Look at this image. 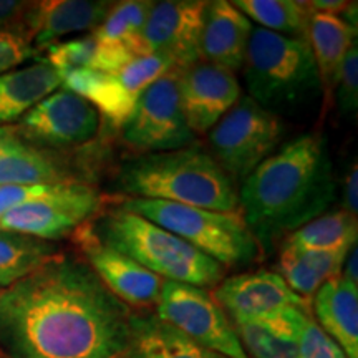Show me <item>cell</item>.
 <instances>
[{
  "mask_svg": "<svg viewBox=\"0 0 358 358\" xmlns=\"http://www.w3.org/2000/svg\"><path fill=\"white\" fill-rule=\"evenodd\" d=\"M241 214L250 234L271 250L337 199V181L325 138L306 133L289 141L244 179Z\"/></svg>",
  "mask_w": 358,
  "mask_h": 358,
  "instance_id": "7a4b0ae2",
  "label": "cell"
},
{
  "mask_svg": "<svg viewBox=\"0 0 358 358\" xmlns=\"http://www.w3.org/2000/svg\"><path fill=\"white\" fill-rule=\"evenodd\" d=\"M358 239L357 216L337 209L315 217L284 239L287 248L295 249H340L352 248Z\"/></svg>",
  "mask_w": 358,
  "mask_h": 358,
  "instance_id": "484cf974",
  "label": "cell"
},
{
  "mask_svg": "<svg viewBox=\"0 0 358 358\" xmlns=\"http://www.w3.org/2000/svg\"><path fill=\"white\" fill-rule=\"evenodd\" d=\"M179 73L156 80L138 96L131 115L122 127L124 145L140 155L164 153L194 145L178 95Z\"/></svg>",
  "mask_w": 358,
  "mask_h": 358,
  "instance_id": "9c48e42d",
  "label": "cell"
},
{
  "mask_svg": "<svg viewBox=\"0 0 358 358\" xmlns=\"http://www.w3.org/2000/svg\"><path fill=\"white\" fill-rule=\"evenodd\" d=\"M232 6L239 8L250 22L261 29L287 35V37L308 38V22L312 10L307 2L297 0H236Z\"/></svg>",
  "mask_w": 358,
  "mask_h": 358,
  "instance_id": "4316f807",
  "label": "cell"
},
{
  "mask_svg": "<svg viewBox=\"0 0 358 358\" xmlns=\"http://www.w3.org/2000/svg\"><path fill=\"white\" fill-rule=\"evenodd\" d=\"M116 182L120 191L131 198L241 214L239 194L232 181L213 156L196 145L138 156L123 164Z\"/></svg>",
  "mask_w": 358,
  "mask_h": 358,
  "instance_id": "3957f363",
  "label": "cell"
},
{
  "mask_svg": "<svg viewBox=\"0 0 358 358\" xmlns=\"http://www.w3.org/2000/svg\"><path fill=\"white\" fill-rule=\"evenodd\" d=\"M58 252L57 243L0 229V287L24 279Z\"/></svg>",
  "mask_w": 358,
  "mask_h": 358,
  "instance_id": "cb8c5ba5",
  "label": "cell"
},
{
  "mask_svg": "<svg viewBox=\"0 0 358 358\" xmlns=\"http://www.w3.org/2000/svg\"><path fill=\"white\" fill-rule=\"evenodd\" d=\"M307 37L319 71L324 106L330 108L343 60L357 43V32L340 15L312 12Z\"/></svg>",
  "mask_w": 358,
  "mask_h": 358,
  "instance_id": "ffe728a7",
  "label": "cell"
},
{
  "mask_svg": "<svg viewBox=\"0 0 358 358\" xmlns=\"http://www.w3.org/2000/svg\"><path fill=\"white\" fill-rule=\"evenodd\" d=\"M153 6L155 2L151 0L113 2L106 19L92 34L101 43L122 45L134 57L148 55L145 43H143V30H145L148 15Z\"/></svg>",
  "mask_w": 358,
  "mask_h": 358,
  "instance_id": "d4e9b609",
  "label": "cell"
},
{
  "mask_svg": "<svg viewBox=\"0 0 358 358\" xmlns=\"http://www.w3.org/2000/svg\"><path fill=\"white\" fill-rule=\"evenodd\" d=\"M37 55L38 52L20 32L0 29V73L19 69L22 64Z\"/></svg>",
  "mask_w": 358,
  "mask_h": 358,
  "instance_id": "d6a6232c",
  "label": "cell"
},
{
  "mask_svg": "<svg viewBox=\"0 0 358 358\" xmlns=\"http://www.w3.org/2000/svg\"><path fill=\"white\" fill-rule=\"evenodd\" d=\"M13 133L38 146L87 145L98 134L100 115L87 100L64 87L45 96L19 120Z\"/></svg>",
  "mask_w": 358,
  "mask_h": 358,
  "instance_id": "8fae6325",
  "label": "cell"
},
{
  "mask_svg": "<svg viewBox=\"0 0 358 358\" xmlns=\"http://www.w3.org/2000/svg\"><path fill=\"white\" fill-rule=\"evenodd\" d=\"M73 241L83 261L98 275L106 289L131 310L156 307L164 280L131 257L106 245L95 234L92 222H85L73 232Z\"/></svg>",
  "mask_w": 358,
  "mask_h": 358,
  "instance_id": "7c38bea8",
  "label": "cell"
},
{
  "mask_svg": "<svg viewBox=\"0 0 358 358\" xmlns=\"http://www.w3.org/2000/svg\"><path fill=\"white\" fill-rule=\"evenodd\" d=\"M43 60L48 62L58 75L80 69H93L98 52V40L93 34L83 37L57 42L45 48Z\"/></svg>",
  "mask_w": 358,
  "mask_h": 358,
  "instance_id": "f1b7e54d",
  "label": "cell"
},
{
  "mask_svg": "<svg viewBox=\"0 0 358 358\" xmlns=\"http://www.w3.org/2000/svg\"><path fill=\"white\" fill-rule=\"evenodd\" d=\"M60 87V75L43 58L0 73V124L19 122L27 111Z\"/></svg>",
  "mask_w": 358,
  "mask_h": 358,
  "instance_id": "7402d4cb",
  "label": "cell"
},
{
  "mask_svg": "<svg viewBox=\"0 0 358 358\" xmlns=\"http://www.w3.org/2000/svg\"><path fill=\"white\" fill-rule=\"evenodd\" d=\"M249 358H299L297 342L267 332L256 324H232Z\"/></svg>",
  "mask_w": 358,
  "mask_h": 358,
  "instance_id": "f546056e",
  "label": "cell"
},
{
  "mask_svg": "<svg viewBox=\"0 0 358 358\" xmlns=\"http://www.w3.org/2000/svg\"><path fill=\"white\" fill-rule=\"evenodd\" d=\"M343 211L357 216L358 213V166L353 161L348 168L345 182H343Z\"/></svg>",
  "mask_w": 358,
  "mask_h": 358,
  "instance_id": "d590c367",
  "label": "cell"
},
{
  "mask_svg": "<svg viewBox=\"0 0 358 358\" xmlns=\"http://www.w3.org/2000/svg\"><path fill=\"white\" fill-rule=\"evenodd\" d=\"M169 73H181L176 62L166 53H148L134 57L128 65H124L115 77L122 83L129 95L138 100L145 90L156 80L166 77Z\"/></svg>",
  "mask_w": 358,
  "mask_h": 358,
  "instance_id": "83f0119b",
  "label": "cell"
},
{
  "mask_svg": "<svg viewBox=\"0 0 358 358\" xmlns=\"http://www.w3.org/2000/svg\"><path fill=\"white\" fill-rule=\"evenodd\" d=\"M307 6L312 12L342 15V12L350 6V2H343V0H313V2H307Z\"/></svg>",
  "mask_w": 358,
  "mask_h": 358,
  "instance_id": "8d00e7d4",
  "label": "cell"
},
{
  "mask_svg": "<svg viewBox=\"0 0 358 358\" xmlns=\"http://www.w3.org/2000/svg\"><path fill=\"white\" fill-rule=\"evenodd\" d=\"M313 313L345 357L358 358V285L343 277L324 282L313 295Z\"/></svg>",
  "mask_w": 358,
  "mask_h": 358,
  "instance_id": "d6986e66",
  "label": "cell"
},
{
  "mask_svg": "<svg viewBox=\"0 0 358 358\" xmlns=\"http://www.w3.org/2000/svg\"><path fill=\"white\" fill-rule=\"evenodd\" d=\"M62 87L82 96L103 115L106 122L122 128L131 115L136 98L129 95L111 73L93 69H80L62 75Z\"/></svg>",
  "mask_w": 358,
  "mask_h": 358,
  "instance_id": "603a6c76",
  "label": "cell"
},
{
  "mask_svg": "<svg viewBox=\"0 0 358 358\" xmlns=\"http://www.w3.org/2000/svg\"><path fill=\"white\" fill-rule=\"evenodd\" d=\"M133 310L83 259L58 252L0 289L7 358H124Z\"/></svg>",
  "mask_w": 358,
  "mask_h": 358,
  "instance_id": "6da1fadb",
  "label": "cell"
},
{
  "mask_svg": "<svg viewBox=\"0 0 358 358\" xmlns=\"http://www.w3.org/2000/svg\"><path fill=\"white\" fill-rule=\"evenodd\" d=\"M64 185V182H62ZM58 185H10L0 186V217L12 209L50 194Z\"/></svg>",
  "mask_w": 358,
  "mask_h": 358,
  "instance_id": "836d02e7",
  "label": "cell"
},
{
  "mask_svg": "<svg viewBox=\"0 0 358 358\" xmlns=\"http://www.w3.org/2000/svg\"><path fill=\"white\" fill-rule=\"evenodd\" d=\"M101 201L96 187L87 182H64L50 194L3 214L0 229L57 243L95 216Z\"/></svg>",
  "mask_w": 358,
  "mask_h": 358,
  "instance_id": "30bf717a",
  "label": "cell"
},
{
  "mask_svg": "<svg viewBox=\"0 0 358 358\" xmlns=\"http://www.w3.org/2000/svg\"><path fill=\"white\" fill-rule=\"evenodd\" d=\"M111 7L113 2L105 0L30 2L22 20V35L35 50H45L65 35L95 32Z\"/></svg>",
  "mask_w": 358,
  "mask_h": 358,
  "instance_id": "2e32d148",
  "label": "cell"
},
{
  "mask_svg": "<svg viewBox=\"0 0 358 358\" xmlns=\"http://www.w3.org/2000/svg\"><path fill=\"white\" fill-rule=\"evenodd\" d=\"M254 25L227 0L208 2L201 32V60L234 71L241 70Z\"/></svg>",
  "mask_w": 358,
  "mask_h": 358,
  "instance_id": "ac0fdd59",
  "label": "cell"
},
{
  "mask_svg": "<svg viewBox=\"0 0 358 358\" xmlns=\"http://www.w3.org/2000/svg\"><path fill=\"white\" fill-rule=\"evenodd\" d=\"M83 182L69 163L0 128V186Z\"/></svg>",
  "mask_w": 358,
  "mask_h": 358,
  "instance_id": "e0dca14e",
  "label": "cell"
},
{
  "mask_svg": "<svg viewBox=\"0 0 358 358\" xmlns=\"http://www.w3.org/2000/svg\"><path fill=\"white\" fill-rule=\"evenodd\" d=\"M124 358H226L201 347L156 313L134 312Z\"/></svg>",
  "mask_w": 358,
  "mask_h": 358,
  "instance_id": "44dd1931",
  "label": "cell"
},
{
  "mask_svg": "<svg viewBox=\"0 0 358 358\" xmlns=\"http://www.w3.org/2000/svg\"><path fill=\"white\" fill-rule=\"evenodd\" d=\"M297 347L299 358H347L342 348L317 325L312 315L303 324Z\"/></svg>",
  "mask_w": 358,
  "mask_h": 358,
  "instance_id": "1f68e13d",
  "label": "cell"
},
{
  "mask_svg": "<svg viewBox=\"0 0 358 358\" xmlns=\"http://www.w3.org/2000/svg\"><path fill=\"white\" fill-rule=\"evenodd\" d=\"M92 226L106 245L131 257L163 280L208 290L224 279L226 268L221 264L138 214L116 208L101 216L98 226Z\"/></svg>",
  "mask_w": 358,
  "mask_h": 358,
  "instance_id": "277c9868",
  "label": "cell"
},
{
  "mask_svg": "<svg viewBox=\"0 0 358 358\" xmlns=\"http://www.w3.org/2000/svg\"><path fill=\"white\" fill-rule=\"evenodd\" d=\"M155 308L161 320L201 347L226 358H249L227 313L206 289L164 280Z\"/></svg>",
  "mask_w": 358,
  "mask_h": 358,
  "instance_id": "ba28073f",
  "label": "cell"
},
{
  "mask_svg": "<svg viewBox=\"0 0 358 358\" xmlns=\"http://www.w3.org/2000/svg\"><path fill=\"white\" fill-rule=\"evenodd\" d=\"M211 294L232 324L259 320L287 307L310 310L306 299L290 290L285 280L272 271L227 277L219 282Z\"/></svg>",
  "mask_w": 358,
  "mask_h": 358,
  "instance_id": "9a60e30c",
  "label": "cell"
},
{
  "mask_svg": "<svg viewBox=\"0 0 358 358\" xmlns=\"http://www.w3.org/2000/svg\"><path fill=\"white\" fill-rule=\"evenodd\" d=\"M178 95L186 123L194 134L211 131L241 98L236 73L201 60L178 77Z\"/></svg>",
  "mask_w": 358,
  "mask_h": 358,
  "instance_id": "5bb4252c",
  "label": "cell"
},
{
  "mask_svg": "<svg viewBox=\"0 0 358 358\" xmlns=\"http://www.w3.org/2000/svg\"><path fill=\"white\" fill-rule=\"evenodd\" d=\"M206 7L204 0L155 2L143 30L146 53H166L181 71L201 62Z\"/></svg>",
  "mask_w": 358,
  "mask_h": 358,
  "instance_id": "4fadbf2b",
  "label": "cell"
},
{
  "mask_svg": "<svg viewBox=\"0 0 358 358\" xmlns=\"http://www.w3.org/2000/svg\"><path fill=\"white\" fill-rule=\"evenodd\" d=\"M282 133L279 115L262 108L250 96H241L211 129V156L231 181H244L272 155Z\"/></svg>",
  "mask_w": 358,
  "mask_h": 358,
  "instance_id": "52a82bcc",
  "label": "cell"
},
{
  "mask_svg": "<svg viewBox=\"0 0 358 358\" xmlns=\"http://www.w3.org/2000/svg\"><path fill=\"white\" fill-rule=\"evenodd\" d=\"M243 69L249 96L274 115L302 108L322 96L308 38L254 27Z\"/></svg>",
  "mask_w": 358,
  "mask_h": 358,
  "instance_id": "5b68a950",
  "label": "cell"
},
{
  "mask_svg": "<svg viewBox=\"0 0 358 358\" xmlns=\"http://www.w3.org/2000/svg\"><path fill=\"white\" fill-rule=\"evenodd\" d=\"M120 208L181 237L224 268L249 266L261 259V245L241 214L140 198L124 199Z\"/></svg>",
  "mask_w": 358,
  "mask_h": 358,
  "instance_id": "8992f818",
  "label": "cell"
},
{
  "mask_svg": "<svg viewBox=\"0 0 358 358\" xmlns=\"http://www.w3.org/2000/svg\"><path fill=\"white\" fill-rule=\"evenodd\" d=\"M358 248L357 244L353 245L350 249V252H348V256L345 259V262H343V267H342V274L340 277H343V279L352 282V284L358 285V268H357V259H358Z\"/></svg>",
  "mask_w": 358,
  "mask_h": 358,
  "instance_id": "74e56055",
  "label": "cell"
},
{
  "mask_svg": "<svg viewBox=\"0 0 358 358\" xmlns=\"http://www.w3.org/2000/svg\"><path fill=\"white\" fill-rule=\"evenodd\" d=\"M29 3L19 0H0V29L15 30L22 34V20Z\"/></svg>",
  "mask_w": 358,
  "mask_h": 358,
  "instance_id": "e575fe53",
  "label": "cell"
},
{
  "mask_svg": "<svg viewBox=\"0 0 358 358\" xmlns=\"http://www.w3.org/2000/svg\"><path fill=\"white\" fill-rule=\"evenodd\" d=\"M334 101H337L343 115H357L358 108V48L352 45L345 60H343L340 77L334 92Z\"/></svg>",
  "mask_w": 358,
  "mask_h": 358,
  "instance_id": "4dcf8cb0",
  "label": "cell"
}]
</instances>
